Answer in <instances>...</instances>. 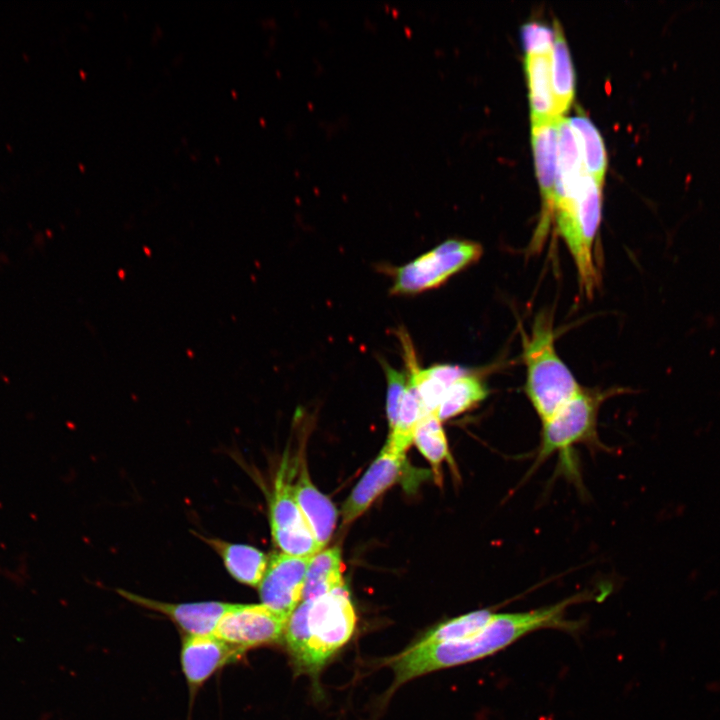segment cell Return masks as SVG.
<instances>
[{"label":"cell","instance_id":"obj_25","mask_svg":"<svg viewBox=\"0 0 720 720\" xmlns=\"http://www.w3.org/2000/svg\"><path fill=\"white\" fill-rule=\"evenodd\" d=\"M521 37L526 54L550 53L554 42V30L540 22H528L521 27Z\"/></svg>","mask_w":720,"mask_h":720},{"label":"cell","instance_id":"obj_1","mask_svg":"<svg viewBox=\"0 0 720 720\" xmlns=\"http://www.w3.org/2000/svg\"><path fill=\"white\" fill-rule=\"evenodd\" d=\"M592 597L588 592L577 593L537 609L494 613L483 629L467 639L429 646L412 644L386 662L394 672L393 689L428 672L490 657L539 630L576 633L582 624L568 619L567 609Z\"/></svg>","mask_w":720,"mask_h":720},{"label":"cell","instance_id":"obj_21","mask_svg":"<svg viewBox=\"0 0 720 720\" xmlns=\"http://www.w3.org/2000/svg\"><path fill=\"white\" fill-rule=\"evenodd\" d=\"M493 614L491 608H484L448 619L427 631L414 645L429 646L467 639L483 629Z\"/></svg>","mask_w":720,"mask_h":720},{"label":"cell","instance_id":"obj_20","mask_svg":"<svg viewBox=\"0 0 720 720\" xmlns=\"http://www.w3.org/2000/svg\"><path fill=\"white\" fill-rule=\"evenodd\" d=\"M574 132L581 158L587 172L602 186L607 168V156L600 133L588 117L583 114L568 119Z\"/></svg>","mask_w":720,"mask_h":720},{"label":"cell","instance_id":"obj_15","mask_svg":"<svg viewBox=\"0 0 720 720\" xmlns=\"http://www.w3.org/2000/svg\"><path fill=\"white\" fill-rule=\"evenodd\" d=\"M203 539L222 559L228 573L239 583L258 587L268 564V556L246 544L232 543L219 538Z\"/></svg>","mask_w":720,"mask_h":720},{"label":"cell","instance_id":"obj_6","mask_svg":"<svg viewBox=\"0 0 720 720\" xmlns=\"http://www.w3.org/2000/svg\"><path fill=\"white\" fill-rule=\"evenodd\" d=\"M269 516L272 539L281 552L312 557L322 550L297 504L289 466L285 461L274 481Z\"/></svg>","mask_w":720,"mask_h":720},{"label":"cell","instance_id":"obj_24","mask_svg":"<svg viewBox=\"0 0 720 720\" xmlns=\"http://www.w3.org/2000/svg\"><path fill=\"white\" fill-rule=\"evenodd\" d=\"M383 370L387 380L386 413L389 429L391 430L397 419L399 408L408 385V377L382 361Z\"/></svg>","mask_w":720,"mask_h":720},{"label":"cell","instance_id":"obj_10","mask_svg":"<svg viewBox=\"0 0 720 720\" xmlns=\"http://www.w3.org/2000/svg\"><path fill=\"white\" fill-rule=\"evenodd\" d=\"M243 655L215 635L185 636L180 660L191 695L219 669Z\"/></svg>","mask_w":720,"mask_h":720},{"label":"cell","instance_id":"obj_5","mask_svg":"<svg viewBox=\"0 0 720 720\" xmlns=\"http://www.w3.org/2000/svg\"><path fill=\"white\" fill-rule=\"evenodd\" d=\"M603 392L581 390L542 422V437L534 467L551 454H568L575 444L594 440L597 415L604 400Z\"/></svg>","mask_w":720,"mask_h":720},{"label":"cell","instance_id":"obj_12","mask_svg":"<svg viewBox=\"0 0 720 720\" xmlns=\"http://www.w3.org/2000/svg\"><path fill=\"white\" fill-rule=\"evenodd\" d=\"M399 336L408 368V381L416 390L426 413H436L450 384L469 370L452 364H437L421 369L407 333L400 332Z\"/></svg>","mask_w":720,"mask_h":720},{"label":"cell","instance_id":"obj_18","mask_svg":"<svg viewBox=\"0 0 720 720\" xmlns=\"http://www.w3.org/2000/svg\"><path fill=\"white\" fill-rule=\"evenodd\" d=\"M344 586L341 551L338 547L321 550L310 558L302 601L313 600Z\"/></svg>","mask_w":720,"mask_h":720},{"label":"cell","instance_id":"obj_4","mask_svg":"<svg viewBox=\"0 0 720 720\" xmlns=\"http://www.w3.org/2000/svg\"><path fill=\"white\" fill-rule=\"evenodd\" d=\"M483 249L474 241L449 239L394 272L391 293L411 295L434 289L478 261Z\"/></svg>","mask_w":720,"mask_h":720},{"label":"cell","instance_id":"obj_16","mask_svg":"<svg viewBox=\"0 0 720 720\" xmlns=\"http://www.w3.org/2000/svg\"><path fill=\"white\" fill-rule=\"evenodd\" d=\"M525 67L529 86L531 122L555 116L551 81V52L526 54Z\"/></svg>","mask_w":720,"mask_h":720},{"label":"cell","instance_id":"obj_17","mask_svg":"<svg viewBox=\"0 0 720 720\" xmlns=\"http://www.w3.org/2000/svg\"><path fill=\"white\" fill-rule=\"evenodd\" d=\"M554 42L551 51V81L555 116L562 115L570 107L575 90V77L570 52L561 25L554 21Z\"/></svg>","mask_w":720,"mask_h":720},{"label":"cell","instance_id":"obj_7","mask_svg":"<svg viewBox=\"0 0 720 720\" xmlns=\"http://www.w3.org/2000/svg\"><path fill=\"white\" fill-rule=\"evenodd\" d=\"M288 617L263 604H233L220 619L214 635L243 654L284 637Z\"/></svg>","mask_w":720,"mask_h":720},{"label":"cell","instance_id":"obj_8","mask_svg":"<svg viewBox=\"0 0 720 720\" xmlns=\"http://www.w3.org/2000/svg\"><path fill=\"white\" fill-rule=\"evenodd\" d=\"M310 558L283 552L270 555L258 585L261 604L289 618L302 601Z\"/></svg>","mask_w":720,"mask_h":720},{"label":"cell","instance_id":"obj_22","mask_svg":"<svg viewBox=\"0 0 720 720\" xmlns=\"http://www.w3.org/2000/svg\"><path fill=\"white\" fill-rule=\"evenodd\" d=\"M426 411L414 387L409 383L405 390L396 423L390 430L384 446L394 453L405 455L411 446L416 428Z\"/></svg>","mask_w":720,"mask_h":720},{"label":"cell","instance_id":"obj_2","mask_svg":"<svg viewBox=\"0 0 720 720\" xmlns=\"http://www.w3.org/2000/svg\"><path fill=\"white\" fill-rule=\"evenodd\" d=\"M356 613L345 585L301 601L289 616L284 638L297 669L317 675L352 637Z\"/></svg>","mask_w":720,"mask_h":720},{"label":"cell","instance_id":"obj_23","mask_svg":"<svg viewBox=\"0 0 720 720\" xmlns=\"http://www.w3.org/2000/svg\"><path fill=\"white\" fill-rule=\"evenodd\" d=\"M413 442L434 467L436 474L439 473L442 462L452 463L447 439L436 413L430 412L423 415L416 428Z\"/></svg>","mask_w":720,"mask_h":720},{"label":"cell","instance_id":"obj_19","mask_svg":"<svg viewBox=\"0 0 720 720\" xmlns=\"http://www.w3.org/2000/svg\"><path fill=\"white\" fill-rule=\"evenodd\" d=\"M488 396L485 381L470 371L453 381L447 388L436 411L439 420L445 421L477 406Z\"/></svg>","mask_w":720,"mask_h":720},{"label":"cell","instance_id":"obj_3","mask_svg":"<svg viewBox=\"0 0 720 720\" xmlns=\"http://www.w3.org/2000/svg\"><path fill=\"white\" fill-rule=\"evenodd\" d=\"M523 360L527 371L525 392L544 422L581 390L555 350L550 312H540L531 333L523 335Z\"/></svg>","mask_w":720,"mask_h":720},{"label":"cell","instance_id":"obj_9","mask_svg":"<svg viewBox=\"0 0 720 720\" xmlns=\"http://www.w3.org/2000/svg\"><path fill=\"white\" fill-rule=\"evenodd\" d=\"M117 592L135 605L165 615L187 636L214 635L220 619L232 605L222 601L169 603L123 589Z\"/></svg>","mask_w":720,"mask_h":720},{"label":"cell","instance_id":"obj_13","mask_svg":"<svg viewBox=\"0 0 720 720\" xmlns=\"http://www.w3.org/2000/svg\"><path fill=\"white\" fill-rule=\"evenodd\" d=\"M294 496L321 549L330 540L337 521V510L331 500L311 482L306 466L301 465Z\"/></svg>","mask_w":720,"mask_h":720},{"label":"cell","instance_id":"obj_11","mask_svg":"<svg viewBox=\"0 0 720 720\" xmlns=\"http://www.w3.org/2000/svg\"><path fill=\"white\" fill-rule=\"evenodd\" d=\"M404 466L405 455L394 453L384 446L344 502L343 524L353 522L396 483L403 474Z\"/></svg>","mask_w":720,"mask_h":720},{"label":"cell","instance_id":"obj_14","mask_svg":"<svg viewBox=\"0 0 720 720\" xmlns=\"http://www.w3.org/2000/svg\"><path fill=\"white\" fill-rule=\"evenodd\" d=\"M558 118L532 122L531 140L536 175L546 208H552L555 195L558 152Z\"/></svg>","mask_w":720,"mask_h":720}]
</instances>
